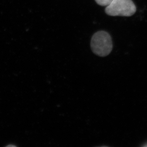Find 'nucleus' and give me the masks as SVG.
Returning <instances> with one entry per match:
<instances>
[{"label":"nucleus","mask_w":147,"mask_h":147,"mask_svg":"<svg viewBox=\"0 0 147 147\" xmlns=\"http://www.w3.org/2000/svg\"><path fill=\"white\" fill-rule=\"evenodd\" d=\"M90 47L95 54L100 57H105L113 50L112 39L108 32L99 31L92 37Z\"/></svg>","instance_id":"nucleus-1"},{"label":"nucleus","mask_w":147,"mask_h":147,"mask_svg":"<svg viewBox=\"0 0 147 147\" xmlns=\"http://www.w3.org/2000/svg\"><path fill=\"white\" fill-rule=\"evenodd\" d=\"M136 11V6L131 0H113L105 9L106 13L113 16H131Z\"/></svg>","instance_id":"nucleus-2"},{"label":"nucleus","mask_w":147,"mask_h":147,"mask_svg":"<svg viewBox=\"0 0 147 147\" xmlns=\"http://www.w3.org/2000/svg\"><path fill=\"white\" fill-rule=\"evenodd\" d=\"M97 4L102 6H107L111 3L113 0H95Z\"/></svg>","instance_id":"nucleus-3"},{"label":"nucleus","mask_w":147,"mask_h":147,"mask_svg":"<svg viewBox=\"0 0 147 147\" xmlns=\"http://www.w3.org/2000/svg\"><path fill=\"white\" fill-rule=\"evenodd\" d=\"M7 147H16V146H14V145H10L7 146Z\"/></svg>","instance_id":"nucleus-4"}]
</instances>
